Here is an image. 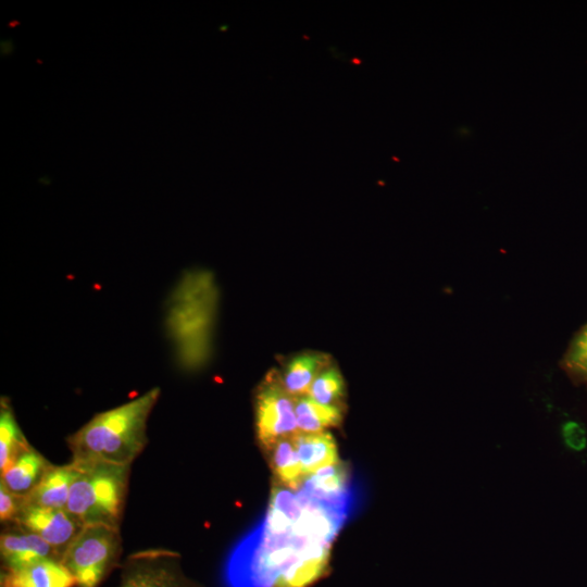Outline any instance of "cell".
Returning a JSON list of instances; mask_svg holds the SVG:
<instances>
[{
    "mask_svg": "<svg viewBox=\"0 0 587 587\" xmlns=\"http://www.w3.org/2000/svg\"><path fill=\"white\" fill-rule=\"evenodd\" d=\"M349 517L299 489L276 485L265 513L226 558L225 587H274L297 565L329 558L332 544Z\"/></svg>",
    "mask_w": 587,
    "mask_h": 587,
    "instance_id": "6da1fadb",
    "label": "cell"
},
{
    "mask_svg": "<svg viewBox=\"0 0 587 587\" xmlns=\"http://www.w3.org/2000/svg\"><path fill=\"white\" fill-rule=\"evenodd\" d=\"M218 297L214 275L203 268L185 272L168 295L165 332L183 371L201 370L212 358Z\"/></svg>",
    "mask_w": 587,
    "mask_h": 587,
    "instance_id": "7a4b0ae2",
    "label": "cell"
},
{
    "mask_svg": "<svg viewBox=\"0 0 587 587\" xmlns=\"http://www.w3.org/2000/svg\"><path fill=\"white\" fill-rule=\"evenodd\" d=\"M154 387L143 395L97 413L67 437L75 462L130 465L147 444V422L159 397Z\"/></svg>",
    "mask_w": 587,
    "mask_h": 587,
    "instance_id": "3957f363",
    "label": "cell"
},
{
    "mask_svg": "<svg viewBox=\"0 0 587 587\" xmlns=\"http://www.w3.org/2000/svg\"><path fill=\"white\" fill-rule=\"evenodd\" d=\"M66 511L83 526L120 528L130 465L75 462Z\"/></svg>",
    "mask_w": 587,
    "mask_h": 587,
    "instance_id": "277c9868",
    "label": "cell"
},
{
    "mask_svg": "<svg viewBox=\"0 0 587 587\" xmlns=\"http://www.w3.org/2000/svg\"><path fill=\"white\" fill-rule=\"evenodd\" d=\"M120 528L85 525L65 550L61 562L73 575L75 587H99L118 565Z\"/></svg>",
    "mask_w": 587,
    "mask_h": 587,
    "instance_id": "5b68a950",
    "label": "cell"
},
{
    "mask_svg": "<svg viewBox=\"0 0 587 587\" xmlns=\"http://www.w3.org/2000/svg\"><path fill=\"white\" fill-rule=\"evenodd\" d=\"M114 587H200L189 578L178 553L163 548L130 553L120 565Z\"/></svg>",
    "mask_w": 587,
    "mask_h": 587,
    "instance_id": "8992f818",
    "label": "cell"
},
{
    "mask_svg": "<svg viewBox=\"0 0 587 587\" xmlns=\"http://www.w3.org/2000/svg\"><path fill=\"white\" fill-rule=\"evenodd\" d=\"M254 414L259 442L267 450L278 440L298 434L296 398L285 390L278 373L259 386Z\"/></svg>",
    "mask_w": 587,
    "mask_h": 587,
    "instance_id": "52a82bcc",
    "label": "cell"
},
{
    "mask_svg": "<svg viewBox=\"0 0 587 587\" xmlns=\"http://www.w3.org/2000/svg\"><path fill=\"white\" fill-rule=\"evenodd\" d=\"M295 489L349 516L354 511L360 497V491L349 470L340 462L303 476Z\"/></svg>",
    "mask_w": 587,
    "mask_h": 587,
    "instance_id": "ba28073f",
    "label": "cell"
},
{
    "mask_svg": "<svg viewBox=\"0 0 587 587\" xmlns=\"http://www.w3.org/2000/svg\"><path fill=\"white\" fill-rule=\"evenodd\" d=\"M49 544L60 561L83 525L66 509L23 505L14 522Z\"/></svg>",
    "mask_w": 587,
    "mask_h": 587,
    "instance_id": "9c48e42d",
    "label": "cell"
},
{
    "mask_svg": "<svg viewBox=\"0 0 587 587\" xmlns=\"http://www.w3.org/2000/svg\"><path fill=\"white\" fill-rule=\"evenodd\" d=\"M70 571L57 559H43L17 567L3 569L0 587H75Z\"/></svg>",
    "mask_w": 587,
    "mask_h": 587,
    "instance_id": "30bf717a",
    "label": "cell"
},
{
    "mask_svg": "<svg viewBox=\"0 0 587 587\" xmlns=\"http://www.w3.org/2000/svg\"><path fill=\"white\" fill-rule=\"evenodd\" d=\"M2 569H17L43 559L60 561L53 548L38 535L17 528L1 534Z\"/></svg>",
    "mask_w": 587,
    "mask_h": 587,
    "instance_id": "8fae6325",
    "label": "cell"
},
{
    "mask_svg": "<svg viewBox=\"0 0 587 587\" xmlns=\"http://www.w3.org/2000/svg\"><path fill=\"white\" fill-rule=\"evenodd\" d=\"M74 475L75 467L72 462L62 466L51 465L25 498V504L65 509Z\"/></svg>",
    "mask_w": 587,
    "mask_h": 587,
    "instance_id": "7c38bea8",
    "label": "cell"
},
{
    "mask_svg": "<svg viewBox=\"0 0 587 587\" xmlns=\"http://www.w3.org/2000/svg\"><path fill=\"white\" fill-rule=\"evenodd\" d=\"M329 364L326 354L305 351L292 355L278 374L285 390L297 398L307 395L313 380Z\"/></svg>",
    "mask_w": 587,
    "mask_h": 587,
    "instance_id": "4fadbf2b",
    "label": "cell"
},
{
    "mask_svg": "<svg viewBox=\"0 0 587 587\" xmlns=\"http://www.w3.org/2000/svg\"><path fill=\"white\" fill-rule=\"evenodd\" d=\"M51 465L30 447L1 472L0 483L13 494L26 498Z\"/></svg>",
    "mask_w": 587,
    "mask_h": 587,
    "instance_id": "5bb4252c",
    "label": "cell"
},
{
    "mask_svg": "<svg viewBox=\"0 0 587 587\" xmlns=\"http://www.w3.org/2000/svg\"><path fill=\"white\" fill-rule=\"evenodd\" d=\"M292 440L303 476L339 462L335 438L328 432L298 433L292 437Z\"/></svg>",
    "mask_w": 587,
    "mask_h": 587,
    "instance_id": "9a60e30c",
    "label": "cell"
},
{
    "mask_svg": "<svg viewBox=\"0 0 587 587\" xmlns=\"http://www.w3.org/2000/svg\"><path fill=\"white\" fill-rule=\"evenodd\" d=\"M296 417L302 433H321L338 426L342 421V411L339 405L323 404L303 395L296 398Z\"/></svg>",
    "mask_w": 587,
    "mask_h": 587,
    "instance_id": "2e32d148",
    "label": "cell"
},
{
    "mask_svg": "<svg viewBox=\"0 0 587 587\" xmlns=\"http://www.w3.org/2000/svg\"><path fill=\"white\" fill-rule=\"evenodd\" d=\"M30 447L16 422L9 400L2 397L0 401V471L7 470Z\"/></svg>",
    "mask_w": 587,
    "mask_h": 587,
    "instance_id": "e0dca14e",
    "label": "cell"
},
{
    "mask_svg": "<svg viewBox=\"0 0 587 587\" xmlns=\"http://www.w3.org/2000/svg\"><path fill=\"white\" fill-rule=\"evenodd\" d=\"M268 450L276 477L283 485L295 489L303 472L292 437L278 440Z\"/></svg>",
    "mask_w": 587,
    "mask_h": 587,
    "instance_id": "ac0fdd59",
    "label": "cell"
},
{
    "mask_svg": "<svg viewBox=\"0 0 587 587\" xmlns=\"http://www.w3.org/2000/svg\"><path fill=\"white\" fill-rule=\"evenodd\" d=\"M309 397L323 404L338 405L345 396V379L334 365H327L313 380Z\"/></svg>",
    "mask_w": 587,
    "mask_h": 587,
    "instance_id": "d6986e66",
    "label": "cell"
},
{
    "mask_svg": "<svg viewBox=\"0 0 587 587\" xmlns=\"http://www.w3.org/2000/svg\"><path fill=\"white\" fill-rule=\"evenodd\" d=\"M562 366L572 380L587 386V324L573 337Z\"/></svg>",
    "mask_w": 587,
    "mask_h": 587,
    "instance_id": "ffe728a7",
    "label": "cell"
},
{
    "mask_svg": "<svg viewBox=\"0 0 587 587\" xmlns=\"http://www.w3.org/2000/svg\"><path fill=\"white\" fill-rule=\"evenodd\" d=\"M25 498L10 491L0 483V519L1 522H15L23 505Z\"/></svg>",
    "mask_w": 587,
    "mask_h": 587,
    "instance_id": "44dd1931",
    "label": "cell"
},
{
    "mask_svg": "<svg viewBox=\"0 0 587 587\" xmlns=\"http://www.w3.org/2000/svg\"><path fill=\"white\" fill-rule=\"evenodd\" d=\"M562 436L565 445L575 451L586 447L587 434L584 426L578 422H565L562 426Z\"/></svg>",
    "mask_w": 587,
    "mask_h": 587,
    "instance_id": "7402d4cb",
    "label": "cell"
}]
</instances>
